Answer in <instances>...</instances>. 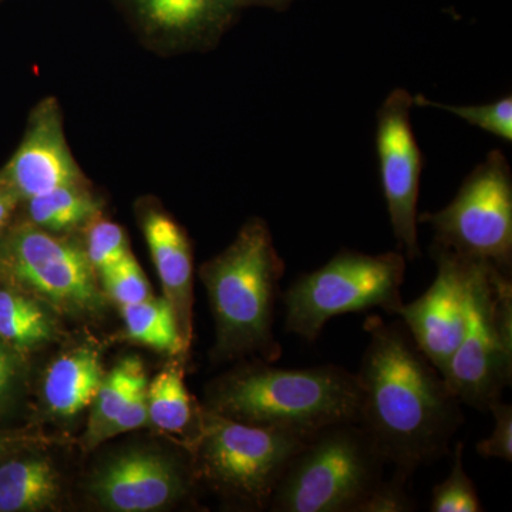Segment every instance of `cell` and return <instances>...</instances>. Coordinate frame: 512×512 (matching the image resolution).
<instances>
[{
    "label": "cell",
    "instance_id": "1",
    "mask_svg": "<svg viewBox=\"0 0 512 512\" xmlns=\"http://www.w3.org/2000/svg\"><path fill=\"white\" fill-rule=\"evenodd\" d=\"M367 345L355 373L359 424L394 473L409 478L446 456L464 423L461 402L403 322L365 320Z\"/></svg>",
    "mask_w": 512,
    "mask_h": 512
},
{
    "label": "cell",
    "instance_id": "2",
    "mask_svg": "<svg viewBox=\"0 0 512 512\" xmlns=\"http://www.w3.org/2000/svg\"><path fill=\"white\" fill-rule=\"evenodd\" d=\"M208 410L311 439L333 424L359 423L360 389L345 367L252 365L214 384Z\"/></svg>",
    "mask_w": 512,
    "mask_h": 512
},
{
    "label": "cell",
    "instance_id": "3",
    "mask_svg": "<svg viewBox=\"0 0 512 512\" xmlns=\"http://www.w3.org/2000/svg\"><path fill=\"white\" fill-rule=\"evenodd\" d=\"M285 265L264 221L247 222L231 245L202 265L200 275L215 325L218 360L259 353L281 356L274 336V306Z\"/></svg>",
    "mask_w": 512,
    "mask_h": 512
},
{
    "label": "cell",
    "instance_id": "4",
    "mask_svg": "<svg viewBox=\"0 0 512 512\" xmlns=\"http://www.w3.org/2000/svg\"><path fill=\"white\" fill-rule=\"evenodd\" d=\"M386 461L359 423H339L311 437L286 467L276 512H356L383 480Z\"/></svg>",
    "mask_w": 512,
    "mask_h": 512
},
{
    "label": "cell",
    "instance_id": "5",
    "mask_svg": "<svg viewBox=\"0 0 512 512\" xmlns=\"http://www.w3.org/2000/svg\"><path fill=\"white\" fill-rule=\"evenodd\" d=\"M406 256L342 251L296 279L284 295L285 330L313 343L336 316L383 309L397 315L403 305Z\"/></svg>",
    "mask_w": 512,
    "mask_h": 512
},
{
    "label": "cell",
    "instance_id": "6",
    "mask_svg": "<svg viewBox=\"0 0 512 512\" xmlns=\"http://www.w3.org/2000/svg\"><path fill=\"white\" fill-rule=\"evenodd\" d=\"M444 380L461 404L488 410L512 380V281L471 259L467 329Z\"/></svg>",
    "mask_w": 512,
    "mask_h": 512
},
{
    "label": "cell",
    "instance_id": "7",
    "mask_svg": "<svg viewBox=\"0 0 512 512\" xmlns=\"http://www.w3.org/2000/svg\"><path fill=\"white\" fill-rule=\"evenodd\" d=\"M308 440L207 410L201 414L195 453L204 476L222 493L269 507L289 461Z\"/></svg>",
    "mask_w": 512,
    "mask_h": 512
},
{
    "label": "cell",
    "instance_id": "8",
    "mask_svg": "<svg viewBox=\"0 0 512 512\" xmlns=\"http://www.w3.org/2000/svg\"><path fill=\"white\" fill-rule=\"evenodd\" d=\"M417 221L434 229V247L512 271V178L507 158L494 150L478 165L453 201Z\"/></svg>",
    "mask_w": 512,
    "mask_h": 512
},
{
    "label": "cell",
    "instance_id": "9",
    "mask_svg": "<svg viewBox=\"0 0 512 512\" xmlns=\"http://www.w3.org/2000/svg\"><path fill=\"white\" fill-rule=\"evenodd\" d=\"M0 275L59 311L94 315L104 306L86 251L35 224L0 242Z\"/></svg>",
    "mask_w": 512,
    "mask_h": 512
},
{
    "label": "cell",
    "instance_id": "10",
    "mask_svg": "<svg viewBox=\"0 0 512 512\" xmlns=\"http://www.w3.org/2000/svg\"><path fill=\"white\" fill-rule=\"evenodd\" d=\"M413 97L404 89L389 94L377 116V156L394 238L406 258L420 256L417 201L421 154L410 124Z\"/></svg>",
    "mask_w": 512,
    "mask_h": 512
},
{
    "label": "cell",
    "instance_id": "11",
    "mask_svg": "<svg viewBox=\"0 0 512 512\" xmlns=\"http://www.w3.org/2000/svg\"><path fill=\"white\" fill-rule=\"evenodd\" d=\"M431 254L437 266L433 284L420 298L403 302L396 316L444 375L466 335L471 259L434 245Z\"/></svg>",
    "mask_w": 512,
    "mask_h": 512
},
{
    "label": "cell",
    "instance_id": "12",
    "mask_svg": "<svg viewBox=\"0 0 512 512\" xmlns=\"http://www.w3.org/2000/svg\"><path fill=\"white\" fill-rule=\"evenodd\" d=\"M187 474L174 458L156 451L133 450L103 464L90 491L110 511L146 512L177 503L188 493Z\"/></svg>",
    "mask_w": 512,
    "mask_h": 512
},
{
    "label": "cell",
    "instance_id": "13",
    "mask_svg": "<svg viewBox=\"0 0 512 512\" xmlns=\"http://www.w3.org/2000/svg\"><path fill=\"white\" fill-rule=\"evenodd\" d=\"M0 181L9 185L20 200L80 184L82 174L67 147L62 114L55 100L46 99L36 107L22 144L0 171Z\"/></svg>",
    "mask_w": 512,
    "mask_h": 512
},
{
    "label": "cell",
    "instance_id": "14",
    "mask_svg": "<svg viewBox=\"0 0 512 512\" xmlns=\"http://www.w3.org/2000/svg\"><path fill=\"white\" fill-rule=\"evenodd\" d=\"M144 237L163 284L165 299L173 306L181 335L190 346L192 338V254L190 242L164 212L144 214Z\"/></svg>",
    "mask_w": 512,
    "mask_h": 512
},
{
    "label": "cell",
    "instance_id": "15",
    "mask_svg": "<svg viewBox=\"0 0 512 512\" xmlns=\"http://www.w3.org/2000/svg\"><path fill=\"white\" fill-rule=\"evenodd\" d=\"M103 377L100 357L94 350L74 349L47 370L43 384L46 404L57 416H76L93 403Z\"/></svg>",
    "mask_w": 512,
    "mask_h": 512
},
{
    "label": "cell",
    "instance_id": "16",
    "mask_svg": "<svg viewBox=\"0 0 512 512\" xmlns=\"http://www.w3.org/2000/svg\"><path fill=\"white\" fill-rule=\"evenodd\" d=\"M57 497L59 477L46 458H23L0 467V512L43 510Z\"/></svg>",
    "mask_w": 512,
    "mask_h": 512
},
{
    "label": "cell",
    "instance_id": "17",
    "mask_svg": "<svg viewBox=\"0 0 512 512\" xmlns=\"http://www.w3.org/2000/svg\"><path fill=\"white\" fill-rule=\"evenodd\" d=\"M147 377L143 363L137 357H127L103 377L94 397L93 412L87 424L84 443L89 448L99 446L101 431L131 402L140 390L146 389Z\"/></svg>",
    "mask_w": 512,
    "mask_h": 512
},
{
    "label": "cell",
    "instance_id": "18",
    "mask_svg": "<svg viewBox=\"0 0 512 512\" xmlns=\"http://www.w3.org/2000/svg\"><path fill=\"white\" fill-rule=\"evenodd\" d=\"M141 15L157 29L198 36L220 25L232 0H136Z\"/></svg>",
    "mask_w": 512,
    "mask_h": 512
},
{
    "label": "cell",
    "instance_id": "19",
    "mask_svg": "<svg viewBox=\"0 0 512 512\" xmlns=\"http://www.w3.org/2000/svg\"><path fill=\"white\" fill-rule=\"evenodd\" d=\"M128 338L148 348L178 355L188 349L181 335L173 306L165 298H148L136 305L123 306Z\"/></svg>",
    "mask_w": 512,
    "mask_h": 512
},
{
    "label": "cell",
    "instance_id": "20",
    "mask_svg": "<svg viewBox=\"0 0 512 512\" xmlns=\"http://www.w3.org/2000/svg\"><path fill=\"white\" fill-rule=\"evenodd\" d=\"M30 220L46 231H69L93 220L100 204L82 185H64L30 198Z\"/></svg>",
    "mask_w": 512,
    "mask_h": 512
},
{
    "label": "cell",
    "instance_id": "21",
    "mask_svg": "<svg viewBox=\"0 0 512 512\" xmlns=\"http://www.w3.org/2000/svg\"><path fill=\"white\" fill-rule=\"evenodd\" d=\"M52 336V319L39 303L20 293L0 291V339L18 349H32Z\"/></svg>",
    "mask_w": 512,
    "mask_h": 512
},
{
    "label": "cell",
    "instance_id": "22",
    "mask_svg": "<svg viewBox=\"0 0 512 512\" xmlns=\"http://www.w3.org/2000/svg\"><path fill=\"white\" fill-rule=\"evenodd\" d=\"M148 414L158 429L183 431L192 420L190 394L184 384L183 370L168 367L154 377L147 389Z\"/></svg>",
    "mask_w": 512,
    "mask_h": 512
},
{
    "label": "cell",
    "instance_id": "23",
    "mask_svg": "<svg viewBox=\"0 0 512 512\" xmlns=\"http://www.w3.org/2000/svg\"><path fill=\"white\" fill-rule=\"evenodd\" d=\"M474 481L464 468V444L458 441L453 451V464L446 480L434 487L431 512H483Z\"/></svg>",
    "mask_w": 512,
    "mask_h": 512
},
{
    "label": "cell",
    "instance_id": "24",
    "mask_svg": "<svg viewBox=\"0 0 512 512\" xmlns=\"http://www.w3.org/2000/svg\"><path fill=\"white\" fill-rule=\"evenodd\" d=\"M419 106L437 107L456 114L460 119L466 120L471 126L488 131L494 136L512 141V99L511 96L481 106H454V104H441L427 100L426 97L417 96L413 99Z\"/></svg>",
    "mask_w": 512,
    "mask_h": 512
},
{
    "label": "cell",
    "instance_id": "25",
    "mask_svg": "<svg viewBox=\"0 0 512 512\" xmlns=\"http://www.w3.org/2000/svg\"><path fill=\"white\" fill-rule=\"evenodd\" d=\"M100 276L107 295L113 301L120 303L121 308L147 301L153 296L143 269L131 254H128L123 261L103 269Z\"/></svg>",
    "mask_w": 512,
    "mask_h": 512
},
{
    "label": "cell",
    "instance_id": "26",
    "mask_svg": "<svg viewBox=\"0 0 512 512\" xmlns=\"http://www.w3.org/2000/svg\"><path fill=\"white\" fill-rule=\"evenodd\" d=\"M87 258L96 271L123 261L131 254L123 228L110 221H99L92 225L87 235Z\"/></svg>",
    "mask_w": 512,
    "mask_h": 512
},
{
    "label": "cell",
    "instance_id": "27",
    "mask_svg": "<svg viewBox=\"0 0 512 512\" xmlns=\"http://www.w3.org/2000/svg\"><path fill=\"white\" fill-rule=\"evenodd\" d=\"M494 417V429L487 439L477 444L478 456L487 458H498V460L512 461V406L497 400L488 407Z\"/></svg>",
    "mask_w": 512,
    "mask_h": 512
},
{
    "label": "cell",
    "instance_id": "28",
    "mask_svg": "<svg viewBox=\"0 0 512 512\" xmlns=\"http://www.w3.org/2000/svg\"><path fill=\"white\" fill-rule=\"evenodd\" d=\"M406 478L397 476L383 480L377 484L356 512H412L416 511L417 503L412 495L407 493Z\"/></svg>",
    "mask_w": 512,
    "mask_h": 512
},
{
    "label": "cell",
    "instance_id": "29",
    "mask_svg": "<svg viewBox=\"0 0 512 512\" xmlns=\"http://www.w3.org/2000/svg\"><path fill=\"white\" fill-rule=\"evenodd\" d=\"M148 423H151V421L150 414H148L146 387V389L140 390V392L131 399L126 409H124L116 419L104 427V430L101 431L100 434L99 444L111 439V437L127 433V431L141 429V427L147 426Z\"/></svg>",
    "mask_w": 512,
    "mask_h": 512
},
{
    "label": "cell",
    "instance_id": "30",
    "mask_svg": "<svg viewBox=\"0 0 512 512\" xmlns=\"http://www.w3.org/2000/svg\"><path fill=\"white\" fill-rule=\"evenodd\" d=\"M19 200V195L9 185L0 181V229L9 220L10 214L15 210Z\"/></svg>",
    "mask_w": 512,
    "mask_h": 512
},
{
    "label": "cell",
    "instance_id": "31",
    "mask_svg": "<svg viewBox=\"0 0 512 512\" xmlns=\"http://www.w3.org/2000/svg\"><path fill=\"white\" fill-rule=\"evenodd\" d=\"M13 375H15V365L12 357L0 346V396L9 389Z\"/></svg>",
    "mask_w": 512,
    "mask_h": 512
}]
</instances>
